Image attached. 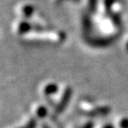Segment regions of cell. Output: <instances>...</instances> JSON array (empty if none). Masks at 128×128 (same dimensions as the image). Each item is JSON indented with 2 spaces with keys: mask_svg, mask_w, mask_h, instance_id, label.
I'll use <instances>...</instances> for the list:
<instances>
[{
  "mask_svg": "<svg viewBox=\"0 0 128 128\" xmlns=\"http://www.w3.org/2000/svg\"><path fill=\"white\" fill-rule=\"evenodd\" d=\"M23 128H36V122H35V120H31V121Z\"/></svg>",
  "mask_w": 128,
  "mask_h": 128,
  "instance_id": "obj_1",
  "label": "cell"
},
{
  "mask_svg": "<svg viewBox=\"0 0 128 128\" xmlns=\"http://www.w3.org/2000/svg\"><path fill=\"white\" fill-rule=\"evenodd\" d=\"M120 127L121 128H128V120L124 119L120 123Z\"/></svg>",
  "mask_w": 128,
  "mask_h": 128,
  "instance_id": "obj_2",
  "label": "cell"
},
{
  "mask_svg": "<svg viewBox=\"0 0 128 128\" xmlns=\"http://www.w3.org/2000/svg\"><path fill=\"white\" fill-rule=\"evenodd\" d=\"M83 128H94V124L92 123H87L86 124H84V126Z\"/></svg>",
  "mask_w": 128,
  "mask_h": 128,
  "instance_id": "obj_3",
  "label": "cell"
},
{
  "mask_svg": "<svg viewBox=\"0 0 128 128\" xmlns=\"http://www.w3.org/2000/svg\"><path fill=\"white\" fill-rule=\"evenodd\" d=\"M103 128H113V127H112L111 126H104Z\"/></svg>",
  "mask_w": 128,
  "mask_h": 128,
  "instance_id": "obj_4",
  "label": "cell"
},
{
  "mask_svg": "<svg viewBox=\"0 0 128 128\" xmlns=\"http://www.w3.org/2000/svg\"><path fill=\"white\" fill-rule=\"evenodd\" d=\"M44 128H49V127L47 126H44Z\"/></svg>",
  "mask_w": 128,
  "mask_h": 128,
  "instance_id": "obj_5",
  "label": "cell"
}]
</instances>
